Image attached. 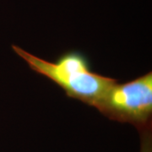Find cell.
I'll list each match as a JSON object with an SVG mask.
<instances>
[{
	"label": "cell",
	"instance_id": "1",
	"mask_svg": "<svg viewBox=\"0 0 152 152\" xmlns=\"http://www.w3.org/2000/svg\"><path fill=\"white\" fill-rule=\"evenodd\" d=\"M13 51L28 66L41 75L47 77L73 98L95 107L106 91L117 80L93 72L89 58L78 50H69L57 59L48 61L18 47Z\"/></svg>",
	"mask_w": 152,
	"mask_h": 152
},
{
	"label": "cell",
	"instance_id": "2",
	"mask_svg": "<svg viewBox=\"0 0 152 152\" xmlns=\"http://www.w3.org/2000/svg\"><path fill=\"white\" fill-rule=\"evenodd\" d=\"M95 108L110 119L131 124L140 131L151 128L152 72L124 83L117 80Z\"/></svg>",
	"mask_w": 152,
	"mask_h": 152
},
{
	"label": "cell",
	"instance_id": "3",
	"mask_svg": "<svg viewBox=\"0 0 152 152\" xmlns=\"http://www.w3.org/2000/svg\"><path fill=\"white\" fill-rule=\"evenodd\" d=\"M140 133L141 143L140 152H152V136L151 128L140 131Z\"/></svg>",
	"mask_w": 152,
	"mask_h": 152
}]
</instances>
